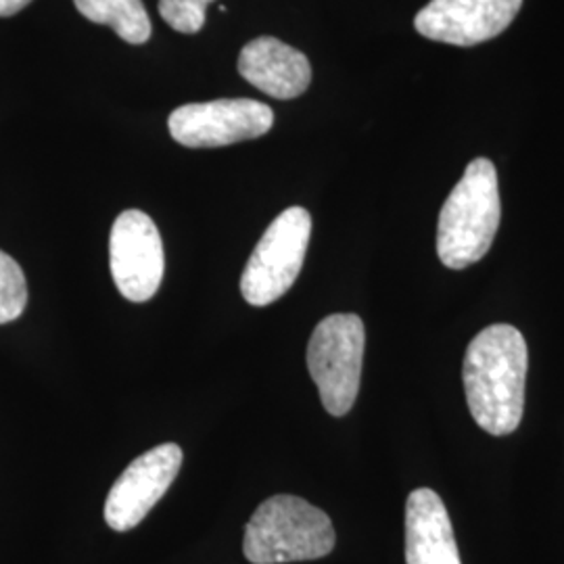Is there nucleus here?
Instances as JSON below:
<instances>
[{
    "label": "nucleus",
    "instance_id": "obj_1",
    "mask_svg": "<svg viewBox=\"0 0 564 564\" xmlns=\"http://www.w3.org/2000/svg\"><path fill=\"white\" fill-rule=\"evenodd\" d=\"M529 354L512 324H491L466 349L463 364L468 410L489 435L505 437L523 421Z\"/></svg>",
    "mask_w": 564,
    "mask_h": 564
},
{
    "label": "nucleus",
    "instance_id": "obj_2",
    "mask_svg": "<svg viewBox=\"0 0 564 564\" xmlns=\"http://www.w3.org/2000/svg\"><path fill=\"white\" fill-rule=\"evenodd\" d=\"M502 203L496 165L479 158L468 163L445 199L437 224V256L449 270L484 260L500 228Z\"/></svg>",
    "mask_w": 564,
    "mask_h": 564
},
{
    "label": "nucleus",
    "instance_id": "obj_3",
    "mask_svg": "<svg viewBox=\"0 0 564 564\" xmlns=\"http://www.w3.org/2000/svg\"><path fill=\"white\" fill-rule=\"evenodd\" d=\"M335 542V527L326 512L282 494L258 506L245 529L242 550L253 564L302 563L328 556Z\"/></svg>",
    "mask_w": 564,
    "mask_h": 564
},
{
    "label": "nucleus",
    "instance_id": "obj_4",
    "mask_svg": "<svg viewBox=\"0 0 564 564\" xmlns=\"http://www.w3.org/2000/svg\"><path fill=\"white\" fill-rule=\"evenodd\" d=\"M366 330L356 314L326 316L307 343V370L330 416H345L358 398Z\"/></svg>",
    "mask_w": 564,
    "mask_h": 564
},
{
    "label": "nucleus",
    "instance_id": "obj_5",
    "mask_svg": "<svg viewBox=\"0 0 564 564\" xmlns=\"http://www.w3.org/2000/svg\"><path fill=\"white\" fill-rule=\"evenodd\" d=\"M312 237V216L303 207L284 209L256 245L241 276L245 302L263 307L281 300L302 272Z\"/></svg>",
    "mask_w": 564,
    "mask_h": 564
},
{
    "label": "nucleus",
    "instance_id": "obj_6",
    "mask_svg": "<svg viewBox=\"0 0 564 564\" xmlns=\"http://www.w3.org/2000/svg\"><path fill=\"white\" fill-rule=\"evenodd\" d=\"M274 111L253 99H218L191 102L172 111L167 128L182 147L216 149L235 142L260 139L270 132Z\"/></svg>",
    "mask_w": 564,
    "mask_h": 564
},
{
    "label": "nucleus",
    "instance_id": "obj_7",
    "mask_svg": "<svg viewBox=\"0 0 564 564\" xmlns=\"http://www.w3.org/2000/svg\"><path fill=\"white\" fill-rule=\"evenodd\" d=\"M109 265L121 297L128 302H149L160 291L165 270L162 235L141 209H128L113 223Z\"/></svg>",
    "mask_w": 564,
    "mask_h": 564
},
{
    "label": "nucleus",
    "instance_id": "obj_8",
    "mask_svg": "<svg viewBox=\"0 0 564 564\" xmlns=\"http://www.w3.org/2000/svg\"><path fill=\"white\" fill-rule=\"evenodd\" d=\"M182 447L162 444L141 454L113 484L105 502V521L113 531H130L141 524L176 481Z\"/></svg>",
    "mask_w": 564,
    "mask_h": 564
},
{
    "label": "nucleus",
    "instance_id": "obj_9",
    "mask_svg": "<svg viewBox=\"0 0 564 564\" xmlns=\"http://www.w3.org/2000/svg\"><path fill=\"white\" fill-rule=\"evenodd\" d=\"M521 7L523 0H431L414 28L429 41L475 46L500 36Z\"/></svg>",
    "mask_w": 564,
    "mask_h": 564
},
{
    "label": "nucleus",
    "instance_id": "obj_10",
    "mask_svg": "<svg viewBox=\"0 0 564 564\" xmlns=\"http://www.w3.org/2000/svg\"><path fill=\"white\" fill-rule=\"evenodd\" d=\"M239 74L263 95L289 101L312 82V65L302 51L274 36H260L242 46Z\"/></svg>",
    "mask_w": 564,
    "mask_h": 564
},
{
    "label": "nucleus",
    "instance_id": "obj_11",
    "mask_svg": "<svg viewBox=\"0 0 564 564\" xmlns=\"http://www.w3.org/2000/svg\"><path fill=\"white\" fill-rule=\"evenodd\" d=\"M405 564H463L444 500L429 487L405 502Z\"/></svg>",
    "mask_w": 564,
    "mask_h": 564
},
{
    "label": "nucleus",
    "instance_id": "obj_12",
    "mask_svg": "<svg viewBox=\"0 0 564 564\" xmlns=\"http://www.w3.org/2000/svg\"><path fill=\"white\" fill-rule=\"evenodd\" d=\"M74 4L86 20L109 25L128 44L151 39V20L142 0H74Z\"/></svg>",
    "mask_w": 564,
    "mask_h": 564
},
{
    "label": "nucleus",
    "instance_id": "obj_13",
    "mask_svg": "<svg viewBox=\"0 0 564 564\" xmlns=\"http://www.w3.org/2000/svg\"><path fill=\"white\" fill-rule=\"evenodd\" d=\"M28 305V282L9 253L0 251V324L13 323L25 312Z\"/></svg>",
    "mask_w": 564,
    "mask_h": 564
},
{
    "label": "nucleus",
    "instance_id": "obj_14",
    "mask_svg": "<svg viewBox=\"0 0 564 564\" xmlns=\"http://www.w3.org/2000/svg\"><path fill=\"white\" fill-rule=\"evenodd\" d=\"M214 0H160L163 21L182 34H197L205 23V11Z\"/></svg>",
    "mask_w": 564,
    "mask_h": 564
},
{
    "label": "nucleus",
    "instance_id": "obj_15",
    "mask_svg": "<svg viewBox=\"0 0 564 564\" xmlns=\"http://www.w3.org/2000/svg\"><path fill=\"white\" fill-rule=\"evenodd\" d=\"M32 0H0V18H13L25 9Z\"/></svg>",
    "mask_w": 564,
    "mask_h": 564
}]
</instances>
